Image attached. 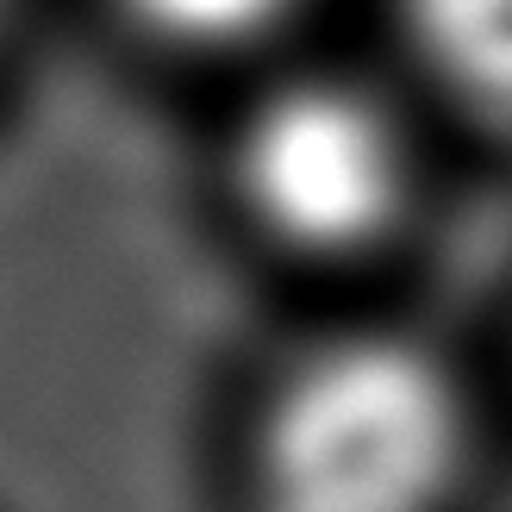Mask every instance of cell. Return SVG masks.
I'll return each instance as SVG.
<instances>
[{"mask_svg": "<svg viewBox=\"0 0 512 512\" xmlns=\"http://www.w3.org/2000/svg\"><path fill=\"white\" fill-rule=\"evenodd\" d=\"M463 394L425 344L363 331L313 350L256 425L263 512H438L463 469Z\"/></svg>", "mask_w": 512, "mask_h": 512, "instance_id": "cell-1", "label": "cell"}, {"mask_svg": "<svg viewBox=\"0 0 512 512\" xmlns=\"http://www.w3.org/2000/svg\"><path fill=\"white\" fill-rule=\"evenodd\" d=\"M238 188L275 238L300 250H350L400 213L406 150L363 88L294 82L244 119Z\"/></svg>", "mask_w": 512, "mask_h": 512, "instance_id": "cell-2", "label": "cell"}, {"mask_svg": "<svg viewBox=\"0 0 512 512\" xmlns=\"http://www.w3.org/2000/svg\"><path fill=\"white\" fill-rule=\"evenodd\" d=\"M406 25L450 94L512 125V0H406Z\"/></svg>", "mask_w": 512, "mask_h": 512, "instance_id": "cell-3", "label": "cell"}, {"mask_svg": "<svg viewBox=\"0 0 512 512\" xmlns=\"http://www.w3.org/2000/svg\"><path fill=\"white\" fill-rule=\"evenodd\" d=\"M150 32L182 44H238L288 13V0H125Z\"/></svg>", "mask_w": 512, "mask_h": 512, "instance_id": "cell-4", "label": "cell"}]
</instances>
